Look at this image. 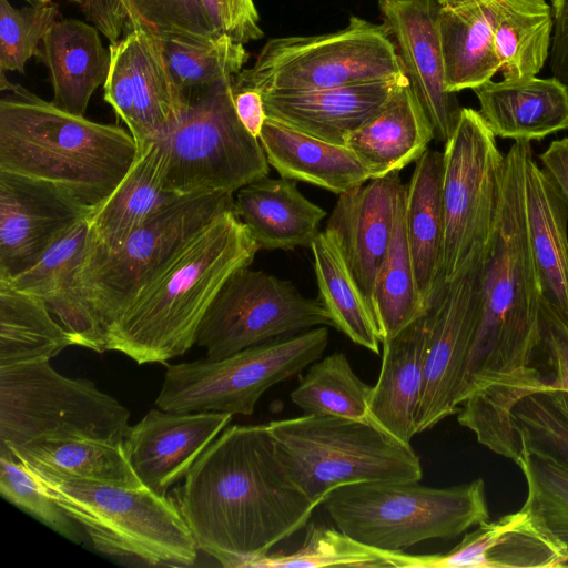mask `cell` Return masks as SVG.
<instances>
[{"mask_svg":"<svg viewBox=\"0 0 568 568\" xmlns=\"http://www.w3.org/2000/svg\"><path fill=\"white\" fill-rule=\"evenodd\" d=\"M260 251L235 209L197 232L133 297L105 335V349L138 364L165 363L195 343L227 278Z\"/></svg>","mask_w":568,"mask_h":568,"instance_id":"3957f363","label":"cell"},{"mask_svg":"<svg viewBox=\"0 0 568 568\" xmlns=\"http://www.w3.org/2000/svg\"><path fill=\"white\" fill-rule=\"evenodd\" d=\"M430 312H426L392 338L382 341V365L372 388L368 422L393 438L410 445L416 432Z\"/></svg>","mask_w":568,"mask_h":568,"instance_id":"cb8c5ba5","label":"cell"},{"mask_svg":"<svg viewBox=\"0 0 568 568\" xmlns=\"http://www.w3.org/2000/svg\"><path fill=\"white\" fill-rule=\"evenodd\" d=\"M383 27L390 38L403 72L434 130L446 143L453 135L462 105L445 84L444 59L437 29L436 0H379Z\"/></svg>","mask_w":568,"mask_h":568,"instance_id":"e0dca14e","label":"cell"},{"mask_svg":"<svg viewBox=\"0 0 568 568\" xmlns=\"http://www.w3.org/2000/svg\"><path fill=\"white\" fill-rule=\"evenodd\" d=\"M88 241V217L60 236L27 271L8 282L40 297L71 334L74 345L100 353L99 344L83 310L73 278Z\"/></svg>","mask_w":568,"mask_h":568,"instance_id":"d6a6232c","label":"cell"},{"mask_svg":"<svg viewBox=\"0 0 568 568\" xmlns=\"http://www.w3.org/2000/svg\"><path fill=\"white\" fill-rule=\"evenodd\" d=\"M232 417L229 413L151 409L131 426L123 442L129 463L144 487L166 496Z\"/></svg>","mask_w":568,"mask_h":568,"instance_id":"ffe728a7","label":"cell"},{"mask_svg":"<svg viewBox=\"0 0 568 568\" xmlns=\"http://www.w3.org/2000/svg\"><path fill=\"white\" fill-rule=\"evenodd\" d=\"M267 425L292 478L317 506L342 486L423 477L412 446L369 422L304 414Z\"/></svg>","mask_w":568,"mask_h":568,"instance_id":"8992f818","label":"cell"},{"mask_svg":"<svg viewBox=\"0 0 568 568\" xmlns=\"http://www.w3.org/2000/svg\"><path fill=\"white\" fill-rule=\"evenodd\" d=\"M129 417L93 382L65 377L49 361L0 367V448L72 438L119 443Z\"/></svg>","mask_w":568,"mask_h":568,"instance_id":"30bf717a","label":"cell"},{"mask_svg":"<svg viewBox=\"0 0 568 568\" xmlns=\"http://www.w3.org/2000/svg\"><path fill=\"white\" fill-rule=\"evenodd\" d=\"M545 392L551 400L568 415V388H555L549 386Z\"/></svg>","mask_w":568,"mask_h":568,"instance_id":"f5cc1de1","label":"cell"},{"mask_svg":"<svg viewBox=\"0 0 568 568\" xmlns=\"http://www.w3.org/2000/svg\"><path fill=\"white\" fill-rule=\"evenodd\" d=\"M481 256L444 282L428 302L430 333L415 419L417 434L458 413L463 403L479 322Z\"/></svg>","mask_w":568,"mask_h":568,"instance_id":"9a60e30c","label":"cell"},{"mask_svg":"<svg viewBox=\"0 0 568 568\" xmlns=\"http://www.w3.org/2000/svg\"><path fill=\"white\" fill-rule=\"evenodd\" d=\"M505 155L478 111L463 108L443 152V276L455 278L484 251L499 204Z\"/></svg>","mask_w":568,"mask_h":568,"instance_id":"4fadbf2b","label":"cell"},{"mask_svg":"<svg viewBox=\"0 0 568 568\" xmlns=\"http://www.w3.org/2000/svg\"><path fill=\"white\" fill-rule=\"evenodd\" d=\"M394 568H544L567 567L568 550L524 507L485 520L446 554L387 551Z\"/></svg>","mask_w":568,"mask_h":568,"instance_id":"d6986e66","label":"cell"},{"mask_svg":"<svg viewBox=\"0 0 568 568\" xmlns=\"http://www.w3.org/2000/svg\"><path fill=\"white\" fill-rule=\"evenodd\" d=\"M473 91L495 136L531 142L568 129V85L555 77L488 80Z\"/></svg>","mask_w":568,"mask_h":568,"instance_id":"d4e9b609","label":"cell"},{"mask_svg":"<svg viewBox=\"0 0 568 568\" xmlns=\"http://www.w3.org/2000/svg\"><path fill=\"white\" fill-rule=\"evenodd\" d=\"M539 159L568 212V136L554 140Z\"/></svg>","mask_w":568,"mask_h":568,"instance_id":"f907efd6","label":"cell"},{"mask_svg":"<svg viewBox=\"0 0 568 568\" xmlns=\"http://www.w3.org/2000/svg\"><path fill=\"white\" fill-rule=\"evenodd\" d=\"M323 504L336 528L387 551L455 538L489 519L481 478L444 488L419 481L358 483L333 490Z\"/></svg>","mask_w":568,"mask_h":568,"instance_id":"5b68a950","label":"cell"},{"mask_svg":"<svg viewBox=\"0 0 568 568\" xmlns=\"http://www.w3.org/2000/svg\"><path fill=\"white\" fill-rule=\"evenodd\" d=\"M38 296L0 280V367L44 362L74 345Z\"/></svg>","mask_w":568,"mask_h":568,"instance_id":"836d02e7","label":"cell"},{"mask_svg":"<svg viewBox=\"0 0 568 568\" xmlns=\"http://www.w3.org/2000/svg\"><path fill=\"white\" fill-rule=\"evenodd\" d=\"M179 197L164 186L160 144L141 146L118 186L88 216V241L75 274L119 250L152 214Z\"/></svg>","mask_w":568,"mask_h":568,"instance_id":"7402d4cb","label":"cell"},{"mask_svg":"<svg viewBox=\"0 0 568 568\" xmlns=\"http://www.w3.org/2000/svg\"><path fill=\"white\" fill-rule=\"evenodd\" d=\"M513 424L523 447L568 468V415L545 390L526 396L515 406Z\"/></svg>","mask_w":568,"mask_h":568,"instance_id":"ee69618b","label":"cell"},{"mask_svg":"<svg viewBox=\"0 0 568 568\" xmlns=\"http://www.w3.org/2000/svg\"><path fill=\"white\" fill-rule=\"evenodd\" d=\"M530 142L505 154L497 214L481 256L480 311L462 413L476 428L501 434L526 396L548 388L534 366L541 347L542 294L524 211V169Z\"/></svg>","mask_w":568,"mask_h":568,"instance_id":"6da1fadb","label":"cell"},{"mask_svg":"<svg viewBox=\"0 0 568 568\" xmlns=\"http://www.w3.org/2000/svg\"><path fill=\"white\" fill-rule=\"evenodd\" d=\"M128 31L141 29L160 39L217 36L202 0H121Z\"/></svg>","mask_w":568,"mask_h":568,"instance_id":"f6af8a7d","label":"cell"},{"mask_svg":"<svg viewBox=\"0 0 568 568\" xmlns=\"http://www.w3.org/2000/svg\"><path fill=\"white\" fill-rule=\"evenodd\" d=\"M0 171L51 184L94 209L139 153L130 131L91 121L0 77Z\"/></svg>","mask_w":568,"mask_h":568,"instance_id":"277c9868","label":"cell"},{"mask_svg":"<svg viewBox=\"0 0 568 568\" xmlns=\"http://www.w3.org/2000/svg\"><path fill=\"white\" fill-rule=\"evenodd\" d=\"M258 140L281 178L323 187L337 195L371 180L357 156L334 144L266 118Z\"/></svg>","mask_w":568,"mask_h":568,"instance_id":"4dcf8cb0","label":"cell"},{"mask_svg":"<svg viewBox=\"0 0 568 568\" xmlns=\"http://www.w3.org/2000/svg\"><path fill=\"white\" fill-rule=\"evenodd\" d=\"M320 301L333 327L375 354L382 344L372 307L356 284L334 237L325 230L311 245Z\"/></svg>","mask_w":568,"mask_h":568,"instance_id":"d590c367","label":"cell"},{"mask_svg":"<svg viewBox=\"0 0 568 568\" xmlns=\"http://www.w3.org/2000/svg\"><path fill=\"white\" fill-rule=\"evenodd\" d=\"M234 209V193L185 195L152 214L119 250L74 275L73 286L95 334L105 335L139 291L205 225Z\"/></svg>","mask_w":568,"mask_h":568,"instance_id":"9c48e42d","label":"cell"},{"mask_svg":"<svg viewBox=\"0 0 568 568\" xmlns=\"http://www.w3.org/2000/svg\"><path fill=\"white\" fill-rule=\"evenodd\" d=\"M217 36L245 44L263 37L253 0H202Z\"/></svg>","mask_w":568,"mask_h":568,"instance_id":"7dc6e473","label":"cell"},{"mask_svg":"<svg viewBox=\"0 0 568 568\" xmlns=\"http://www.w3.org/2000/svg\"><path fill=\"white\" fill-rule=\"evenodd\" d=\"M389 567L386 550L364 545L338 528L313 525L303 545L291 554H267L254 559L250 568L288 567Z\"/></svg>","mask_w":568,"mask_h":568,"instance_id":"60d3db41","label":"cell"},{"mask_svg":"<svg viewBox=\"0 0 568 568\" xmlns=\"http://www.w3.org/2000/svg\"><path fill=\"white\" fill-rule=\"evenodd\" d=\"M433 139L432 124L404 75L379 113L351 133L345 146L375 179L416 162Z\"/></svg>","mask_w":568,"mask_h":568,"instance_id":"4316f807","label":"cell"},{"mask_svg":"<svg viewBox=\"0 0 568 568\" xmlns=\"http://www.w3.org/2000/svg\"><path fill=\"white\" fill-rule=\"evenodd\" d=\"M75 3L92 26L110 43L119 40L126 26V12L121 0H68Z\"/></svg>","mask_w":568,"mask_h":568,"instance_id":"c3c4849f","label":"cell"},{"mask_svg":"<svg viewBox=\"0 0 568 568\" xmlns=\"http://www.w3.org/2000/svg\"><path fill=\"white\" fill-rule=\"evenodd\" d=\"M527 483L526 508L568 550V468L521 446L515 462Z\"/></svg>","mask_w":568,"mask_h":568,"instance_id":"b9f144b4","label":"cell"},{"mask_svg":"<svg viewBox=\"0 0 568 568\" xmlns=\"http://www.w3.org/2000/svg\"><path fill=\"white\" fill-rule=\"evenodd\" d=\"M551 7L546 0H497L494 48L503 80L535 77L549 57Z\"/></svg>","mask_w":568,"mask_h":568,"instance_id":"8d00e7d4","label":"cell"},{"mask_svg":"<svg viewBox=\"0 0 568 568\" xmlns=\"http://www.w3.org/2000/svg\"><path fill=\"white\" fill-rule=\"evenodd\" d=\"M232 78L190 94L181 119L156 138L163 181L179 195L235 193L268 175L260 140L240 121Z\"/></svg>","mask_w":568,"mask_h":568,"instance_id":"ba28073f","label":"cell"},{"mask_svg":"<svg viewBox=\"0 0 568 568\" xmlns=\"http://www.w3.org/2000/svg\"><path fill=\"white\" fill-rule=\"evenodd\" d=\"M91 211L51 184L0 171V280L30 268Z\"/></svg>","mask_w":568,"mask_h":568,"instance_id":"ac0fdd59","label":"cell"},{"mask_svg":"<svg viewBox=\"0 0 568 568\" xmlns=\"http://www.w3.org/2000/svg\"><path fill=\"white\" fill-rule=\"evenodd\" d=\"M27 466L99 551L155 566L195 562L199 549L174 499L144 486L74 480Z\"/></svg>","mask_w":568,"mask_h":568,"instance_id":"52a82bcc","label":"cell"},{"mask_svg":"<svg viewBox=\"0 0 568 568\" xmlns=\"http://www.w3.org/2000/svg\"><path fill=\"white\" fill-rule=\"evenodd\" d=\"M29 4H48L51 3V0H26Z\"/></svg>","mask_w":568,"mask_h":568,"instance_id":"11a10c76","label":"cell"},{"mask_svg":"<svg viewBox=\"0 0 568 568\" xmlns=\"http://www.w3.org/2000/svg\"><path fill=\"white\" fill-rule=\"evenodd\" d=\"M123 442L91 438L43 440L10 450L22 463L61 477L130 488L142 487L143 484L129 463Z\"/></svg>","mask_w":568,"mask_h":568,"instance_id":"e575fe53","label":"cell"},{"mask_svg":"<svg viewBox=\"0 0 568 568\" xmlns=\"http://www.w3.org/2000/svg\"><path fill=\"white\" fill-rule=\"evenodd\" d=\"M234 209L260 250L311 247L326 216L293 180L268 175L236 191Z\"/></svg>","mask_w":568,"mask_h":568,"instance_id":"83f0119b","label":"cell"},{"mask_svg":"<svg viewBox=\"0 0 568 568\" xmlns=\"http://www.w3.org/2000/svg\"><path fill=\"white\" fill-rule=\"evenodd\" d=\"M405 199L406 184L400 195L392 240L374 284L372 308L382 341L397 335L428 307L416 284L405 227Z\"/></svg>","mask_w":568,"mask_h":568,"instance_id":"74e56055","label":"cell"},{"mask_svg":"<svg viewBox=\"0 0 568 568\" xmlns=\"http://www.w3.org/2000/svg\"><path fill=\"white\" fill-rule=\"evenodd\" d=\"M176 83L187 93L236 75L248 60L244 45L227 36L207 39H161Z\"/></svg>","mask_w":568,"mask_h":568,"instance_id":"ab89813d","label":"cell"},{"mask_svg":"<svg viewBox=\"0 0 568 568\" xmlns=\"http://www.w3.org/2000/svg\"><path fill=\"white\" fill-rule=\"evenodd\" d=\"M109 51L103 98L140 149L181 119L190 98L174 80L160 38L132 29Z\"/></svg>","mask_w":568,"mask_h":568,"instance_id":"2e32d148","label":"cell"},{"mask_svg":"<svg viewBox=\"0 0 568 568\" xmlns=\"http://www.w3.org/2000/svg\"><path fill=\"white\" fill-rule=\"evenodd\" d=\"M37 58L48 69L52 102L84 115L110 68V51L103 47L99 30L75 19L57 20L42 39Z\"/></svg>","mask_w":568,"mask_h":568,"instance_id":"f1b7e54d","label":"cell"},{"mask_svg":"<svg viewBox=\"0 0 568 568\" xmlns=\"http://www.w3.org/2000/svg\"><path fill=\"white\" fill-rule=\"evenodd\" d=\"M551 13L549 68L552 77L568 85V0H552Z\"/></svg>","mask_w":568,"mask_h":568,"instance_id":"681fc988","label":"cell"},{"mask_svg":"<svg viewBox=\"0 0 568 568\" xmlns=\"http://www.w3.org/2000/svg\"><path fill=\"white\" fill-rule=\"evenodd\" d=\"M558 316V320L561 324V326L564 327L565 332L567 333L568 335V316H562L561 314H559L556 310H554Z\"/></svg>","mask_w":568,"mask_h":568,"instance_id":"db71d44e","label":"cell"},{"mask_svg":"<svg viewBox=\"0 0 568 568\" xmlns=\"http://www.w3.org/2000/svg\"><path fill=\"white\" fill-rule=\"evenodd\" d=\"M0 494L59 535L82 542V527L51 497L28 466L4 448H0Z\"/></svg>","mask_w":568,"mask_h":568,"instance_id":"7bdbcfd3","label":"cell"},{"mask_svg":"<svg viewBox=\"0 0 568 568\" xmlns=\"http://www.w3.org/2000/svg\"><path fill=\"white\" fill-rule=\"evenodd\" d=\"M58 6L30 4L17 9L0 0V73L23 74L27 62L37 57L42 39L58 20Z\"/></svg>","mask_w":568,"mask_h":568,"instance_id":"bcb514c9","label":"cell"},{"mask_svg":"<svg viewBox=\"0 0 568 568\" xmlns=\"http://www.w3.org/2000/svg\"><path fill=\"white\" fill-rule=\"evenodd\" d=\"M372 388L354 373L347 356L336 352L313 362L290 396L304 414L368 422Z\"/></svg>","mask_w":568,"mask_h":568,"instance_id":"f35d334b","label":"cell"},{"mask_svg":"<svg viewBox=\"0 0 568 568\" xmlns=\"http://www.w3.org/2000/svg\"><path fill=\"white\" fill-rule=\"evenodd\" d=\"M327 344V326H317L216 361L165 364L155 405L176 413L252 415L268 388L318 359Z\"/></svg>","mask_w":568,"mask_h":568,"instance_id":"7c38bea8","label":"cell"},{"mask_svg":"<svg viewBox=\"0 0 568 568\" xmlns=\"http://www.w3.org/2000/svg\"><path fill=\"white\" fill-rule=\"evenodd\" d=\"M403 75L383 24L351 17L335 32L268 40L254 65L234 75L232 84L261 93H296Z\"/></svg>","mask_w":568,"mask_h":568,"instance_id":"8fae6325","label":"cell"},{"mask_svg":"<svg viewBox=\"0 0 568 568\" xmlns=\"http://www.w3.org/2000/svg\"><path fill=\"white\" fill-rule=\"evenodd\" d=\"M403 77L310 92H265L262 95L266 118L326 142L345 145L351 133L379 113Z\"/></svg>","mask_w":568,"mask_h":568,"instance_id":"603a6c76","label":"cell"},{"mask_svg":"<svg viewBox=\"0 0 568 568\" xmlns=\"http://www.w3.org/2000/svg\"><path fill=\"white\" fill-rule=\"evenodd\" d=\"M317 326H333L320 298L305 297L291 282L245 266L236 270L216 294L194 345L216 361Z\"/></svg>","mask_w":568,"mask_h":568,"instance_id":"5bb4252c","label":"cell"},{"mask_svg":"<svg viewBox=\"0 0 568 568\" xmlns=\"http://www.w3.org/2000/svg\"><path fill=\"white\" fill-rule=\"evenodd\" d=\"M436 1L447 90H473L491 80L500 71L494 48L497 0Z\"/></svg>","mask_w":568,"mask_h":568,"instance_id":"f546056e","label":"cell"},{"mask_svg":"<svg viewBox=\"0 0 568 568\" xmlns=\"http://www.w3.org/2000/svg\"><path fill=\"white\" fill-rule=\"evenodd\" d=\"M236 114L246 130L258 139L266 121L263 95L252 88H236L232 84Z\"/></svg>","mask_w":568,"mask_h":568,"instance_id":"816d5d0a","label":"cell"},{"mask_svg":"<svg viewBox=\"0 0 568 568\" xmlns=\"http://www.w3.org/2000/svg\"><path fill=\"white\" fill-rule=\"evenodd\" d=\"M174 493L197 549L227 568L270 554L317 507L292 478L267 424L226 427Z\"/></svg>","mask_w":568,"mask_h":568,"instance_id":"7a4b0ae2","label":"cell"},{"mask_svg":"<svg viewBox=\"0 0 568 568\" xmlns=\"http://www.w3.org/2000/svg\"><path fill=\"white\" fill-rule=\"evenodd\" d=\"M404 187L398 172L371 179L339 194L326 222L325 231L336 241L371 307L375 278L392 240Z\"/></svg>","mask_w":568,"mask_h":568,"instance_id":"44dd1931","label":"cell"},{"mask_svg":"<svg viewBox=\"0 0 568 568\" xmlns=\"http://www.w3.org/2000/svg\"><path fill=\"white\" fill-rule=\"evenodd\" d=\"M406 184L405 227L416 284L428 304L443 276V153L427 149Z\"/></svg>","mask_w":568,"mask_h":568,"instance_id":"1f68e13d","label":"cell"},{"mask_svg":"<svg viewBox=\"0 0 568 568\" xmlns=\"http://www.w3.org/2000/svg\"><path fill=\"white\" fill-rule=\"evenodd\" d=\"M524 211L542 300L568 316V212L532 149L525 160Z\"/></svg>","mask_w":568,"mask_h":568,"instance_id":"484cf974","label":"cell"}]
</instances>
